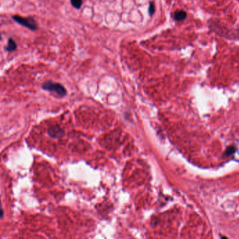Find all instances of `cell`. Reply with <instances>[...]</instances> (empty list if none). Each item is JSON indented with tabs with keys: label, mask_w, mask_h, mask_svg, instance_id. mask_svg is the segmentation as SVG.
<instances>
[{
	"label": "cell",
	"mask_w": 239,
	"mask_h": 239,
	"mask_svg": "<svg viewBox=\"0 0 239 239\" xmlns=\"http://www.w3.org/2000/svg\"><path fill=\"white\" fill-rule=\"evenodd\" d=\"M62 130L58 127H51L48 130V134L54 138H58L62 136Z\"/></svg>",
	"instance_id": "obj_3"
},
{
	"label": "cell",
	"mask_w": 239,
	"mask_h": 239,
	"mask_svg": "<svg viewBox=\"0 0 239 239\" xmlns=\"http://www.w3.org/2000/svg\"><path fill=\"white\" fill-rule=\"evenodd\" d=\"M155 11V7H154V4L151 2L149 4V13L150 15H152L154 14V13Z\"/></svg>",
	"instance_id": "obj_8"
},
{
	"label": "cell",
	"mask_w": 239,
	"mask_h": 239,
	"mask_svg": "<svg viewBox=\"0 0 239 239\" xmlns=\"http://www.w3.org/2000/svg\"><path fill=\"white\" fill-rule=\"evenodd\" d=\"M186 17H187V14L185 11H177L175 14L174 15L175 19L178 21H183V20L185 19Z\"/></svg>",
	"instance_id": "obj_5"
},
{
	"label": "cell",
	"mask_w": 239,
	"mask_h": 239,
	"mask_svg": "<svg viewBox=\"0 0 239 239\" xmlns=\"http://www.w3.org/2000/svg\"><path fill=\"white\" fill-rule=\"evenodd\" d=\"M12 18L20 25L24 26V27L30 29L31 30H36L38 28L37 23L35 22L34 19L32 17L23 18L19 15H14Z\"/></svg>",
	"instance_id": "obj_2"
},
{
	"label": "cell",
	"mask_w": 239,
	"mask_h": 239,
	"mask_svg": "<svg viewBox=\"0 0 239 239\" xmlns=\"http://www.w3.org/2000/svg\"><path fill=\"white\" fill-rule=\"evenodd\" d=\"M236 151V148L233 147V146H230L227 149L225 152V155L226 156H230V155L233 154L234 152Z\"/></svg>",
	"instance_id": "obj_7"
},
{
	"label": "cell",
	"mask_w": 239,
	"mask_h": 239,
	"mask_svg": "<svg viewBox=\"0 0 239 239\" xmlns=\"http://www.w3.org/2000/svg\"><path fill=\"white\" fill-rule=\"evenodd\" d=\"M16 48H17L16 43L15 42V41L14 40V39H13L12 38L8 39L7 46H6V47L5 48V50L6 51H8V52L14 51L15 50H16Z\"/></svg>",
	"instance_id": "obj_4"
},
{
	"label": "cell",
	"mask_w": 239,
	"mask_h": 239,
	"mask_svg": "<svg viewBox=\"0 0 239 239\" xmlns=\"http://www.w3.org/2000/svg\"><path fill=\"white\" fill-rule=\"evenodd\" d=\"M42 89L47 91L52 92L59 97H64L67 94V90L65 87L61 83H55L53 81H48L42 85Z\"/></svg>",
	"instance_id": "obj_1"
},
{
	"label": "cell",
	"mask_w": 239,
	"mask_h": 239,
	"mask_svg": "<svg viewBox=\"0 0 239 239\" xmlns=\"http://www.w3.org/2000/svg\"><path fill=\"white\" fill-rule=\"evenodd\" d=\"M71 4L73 7L79 9L82 5V0H71Z\"/></svg>",
	"instance_id": "obj_6"
}]
</instances>
